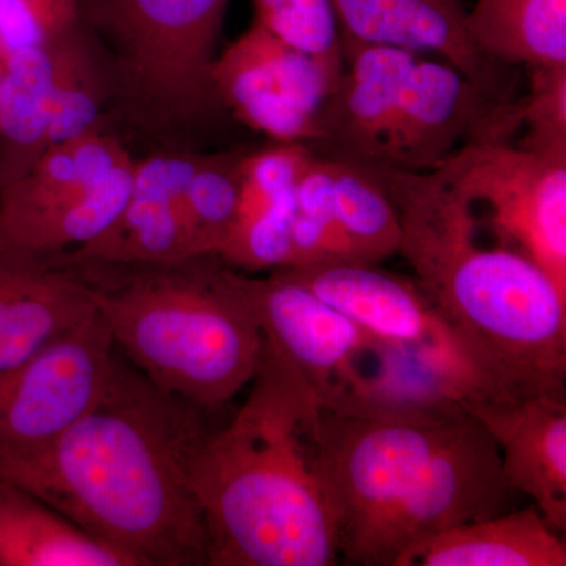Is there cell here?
Wrapping results in <instances>:
<instances>
[{"instance_id": "cell-1", "label": "cell", "mask_w": 566, "mask_h": 566, "mask_svg": "<svg viewBox=\"0 0 566 566\" xmlns=\"http://www.w3.org/2000/svg\"><path fill=\"white\" fill-rule=\"evenodd\" d=\"M203 416L117 349L95 403L0 479L31 491L128 566H207V527L191 485Z\"/></svg>"}, {"instance_id": "cell-2", "label": "cell", "mask_w": 566, "mask_h": 566, "mask_svg": "<svg viewBox=\"0 0 566 566\" xmlns=\"http://www.w3.org/2000/svg\"><path fill=\"white\" fill-rule=\"evenodd\" d=\"M401 226L398 253L502 398H565L566 293L534 260L480 243L475 208L438 172L365 167Z\"/></svg>"}, {"instance_id": "cell-3", "label": "cell", "mask_w": 566, "mask_h": 566, "mask_svg": "<svg viewBox=\"0 0 566 566\" xmlns=\"http://www.w3.org/2000/svg\"><path fill=\"white\" fill-rule=\"evenodd\" d=\"M322 409L314 387L263 337L243 406L221 430L205 431L193 450L208 566L340 564L318 455Z\"/></svg>"}, {"instance_id": "cell-4", "label": "cell", "mask_w": 566, "mask_h": 566, "mask_svg": "<svg viewBox=\"0 0 566 566\" xmlns=\"http://www.w3.org/2000/svg\"><path fill=\"white\" fill-rule=\"evenodd\" d=\"M74 264L118 352L164 392L211 412L251 385L263 333L221 259Z\"/></svg>"}, {"instance_id": "cell-5", "label": "cell", "mask_w": 566, "mask_h": 566, "mask_svg": "<svg viewBox=\"0 0 566 566\" xmlns=\"http://www.w3.org/2000/svg\"><path fill=\"white\" fill-rule=\"evenodd\" d=\"M229 0H80L81 28L109 82L112 111L170 148L222 117L212 85Z\"/></svg>"}, {"instance_id": "cell-6", "label": "cell", "mask_w": 566, "mask_h": 566, "mask_svg": "<svg viewBox=\"0 0 566 566\" xmlns=\"http://www.w3.org/2000/svg\"><path fill=\"white\" fill-rule=\"evenodd\" d=\"M434 172L469 203L486 208L499 244L534 260L566 293L565 158L480 136Z\"/></svg>"}, {"instance_id": "cell-7", "label": "cell", "mask_w": 566, "mask_h": 566, "mask_svg": "<svg viewBox=\"0 0 566 566\" xmlns=\"http://www.w3.org/2000/svg\"><path fill=\"white\" fill-rule=\"evenodd\" d=\"M117 346L95 311L0 374V471L40 452L102 394Z\"/></svg>"}, {"instance_id": "cell-8", "label": "cell", "mask_w": 566, "mask_h": 566, "mask_svg": "<svg viewBox=\"0 0 566 566\" xmlns=\"http://www.w3.org/2000/svg\"><path fill=\"white\" fill-rule=\"evenodd\" d=\"M513 493L491 436L471 415L461 417L376 526L354 565L395 566L406 549L439 532L497 515Z\"/></svg>"}, {"instance_id": "cell-9", "label": "cell", "mask_w": 566, "mask_h": 566, "mask_svg": "<svg viewBox=\"0 0 566 566\" xmlns=\"http://www.w3.org/2000/svg\"><path fill=\"white\" fill-rule=\"evenodd\" d=\"M344 71L275 36L259 21L218 55L212 85L226 112L275 144H312Z\"/></svg>"}, {"instance_id": "cell-10", "label": "cell", "mask_w": 566, "mask_h": 566, "mask_svg": "<svg viewBox=\"0 0 566 566\" xmlns=\"http://www.w3.org/2000/svg\"><path fill=\"white\" fill-rule=\"evenodd\" d=\"M486 398L505 400L465 365L368 335L323 408L371 422L439 424L468 416L471 403Z\"/></svg>"}, {"instance_id": "cell-11", "label": "cell", "mask_w": 566, "mask_h": 566, "mask_svg": "<svg viewBox=\"0 0 566 566\" xmlns=\"http://www.w3.org/2000/svg\"><path fill=\"white\" fill-rule=\"evenodd\" d=\"M505 102L450 63L419 55L371 167L434 172L465 142L493 132Z\"/></svg>"}, {"instance_id": "cell-12", "label": "cell", "mask_w": 566, "mask_h": 566, "mask_svg": "<svg viewBox=\"0 0 566 566\" xmlns=\"http://www.w3.org/2000/svg\"><path fill=\"white\" fill-rule=\"evenodd\" d=\"M281 270L371 337L441 354L476 371L493 387L415 279L387 273L378 264L363 263H323Z\"/></svg>"}, {"instance_id": "cell-13", "label": "cell", "mask_w": 566, "mask_h": 566, "mask_svg": "<svg viewBox=\"0 0 566 566\" xmlns=\"http://www.w3.org/2000/svg\"><path fill=\"white\" fill-rule=\"evenodd\" d=\"M234 281L263 337L300 370L323 403L352 370L368 334L282 270L259 279L234 270Z\"/></svg>"}, {"instance_id": "cell-14", "label": "cell", "mask_w": 566, "mask_h": 566, "mask_svg": "<svg viewBox=\"0 0 566 566\" xmlns=\"http://www.w3.org/2000/svg\"><path fill=\"white\" fill-rule=\"evenodd\" d=\"M200 153L169 148L134 163L132 196L109 229L63 263L153 264L193 256L185 197Z\"/></svg>"}, {"instance_id": "cell-15", "label": "cell", "mask_w": 566, "mask_h": 566, "mask_svg": "<svg viewBox=\"0 0 566 566\" xmlns=\"http://www.w3.org/2000/svg\"><path fill=\"white\" fill-rule=\"evenodd\" d=\"M340 39L436 54L497 99H510L501 63L475 46L460 0H333Z\"/></svg>"}, {"instance_id": "cell-16", "label": "cell", "mask_w": 566, "mask_h": 566, "mask_svg": "<svg viewBox=\"0 0 566 566\" xmlns=\"http://www.w3.org/2000/svg\"><path fill=\"white\" fill-rule=\"evenodd\" d=\"M469 415L497 446L502 474L527 494L557 534L566 532V398H486Z\"/></svg>"}, {"instance_id": "cell-17", "label": "cell", "mask_w": 566, "mask_h": 566, "mask_svg": "<svg viewBox=\"0 0 566 566\" xmlns=\"http://www.w3.org/2000/svg\"><path fill=\"white\" fill-rule=\"evenodd\" d=\"M95 311L80 264L0 244V374Z\"/></svg>"}, {"instance_id": "cell-18", "label": "cell", "mask_w": 566, "mask_h": 566, "mask_svg": "<svg viewBox=\"0 0 566 566\" xmlns=\"http://www.w3.org/2000/svg\"><path fill=\"white\" fill-rule=\"evenodd\" d=\"M294 200L297 211L338 233L354 263L379 264L400 249L397 210L363 166L312 153L296 182Z\"/></svg>"}, {"instance_id": "cell-19", "label": "cell", "mask_w": 566, "mask_h": 566, "mask_svg": "<svg viewBox=\"0 0 566 566\" xmlns=\"http://www.w3.org/2000/svg\"><path fill=\"white\" fill-rule=\"evenodd\" d=\"M564 535L535 505L447 528L406 549L395 566H565Z\"/></svg>"}, {"instance_id": "cell-20", "label": "cell", "mask_w": 566, "mask_h": 566, "mask_svg": "<svg viewBox=\"0 0 566 566\" xmlns=\"http://www.w3.org/2000/svg\"><path fill=\"white\" fill-rule=\"evenodd\" d=\"M69 36L51 46L17 52L0 63V189L24 177L46 151Z\"/></svg>"}, {"instance_id": "cell-21", "label": "cell", "mask_w": 566, "mask_h": 566, "mask_svg": "<svg viewBox=\"0 0 566 566\" xmlns=\"http://www.w3.org/2000/svg\"><path fill=\"white\" fill-rule=\"evenodd\" d=\"M0 566H128L50 504L0 479Z\"/></svg>"}, {"instance_id": "cell-22", "label": "cell", "mask_w": 566, "mask_h": 566, "mask_svg": "<svg viewBox=\"0 0 566 566\" xmlns=\"http://www.w3.org/2000/svg\"><path fill=\"white\" fill-rule=\"evenodd\" d=\"M129 158L106 128L48 148L24 177L0 189V233L87 191Z\"/></svg>"}, {"instance_id": "cell-23", "label": "cell", "mask_w": 566, "mask_h": 566, "mask_svg": "<svg viewBox=\"0 0 566 566\" xmlns=\"http://www.w3.org/2000/svg\"><path fill=\"white\" fill-rule=\"evenodd\" d=\"M465 25L475 46L501 65L566 63V0H475Z\"/></svg>"}, {"instance_id": "cell-24", "label": "cell", "mask_w": 566, "mask_h": 566, "mask_svg": "<svg viewBox=\"0 0 566 566\" xmlns=\"http://www.w3.org/2000/svg\"><path fill=\"white\" fill-rule=\"evenodd\" d=\"M112 104L109 82L82 28L63 46L61 71L52 102L46 150L104 129Z\"/></svg>"}, {"instance_id": "cell-25", "label": "cell", "mask_w": 566, "mask_h": 566, "mask_svg": "<svg viewBox=\"0 0 566 566\" xmlns=\"http://www.w3.org/2000/svg\"><path fill=\"white\" fill-rule=\"evenodd\" d=\"M240 159L233 153L200 156L185 197L193 256L214 255L237 216Z\"/></svg>"}, {"instance_id": "cell-26", "label": "cell", "mask_w": 566, "mask_h": 566, "mask_svg": "<svg viewBox=\"0 0 566 566\" xmlns=\"http://www.w3.org/2000/svg\"><path fill=\"white\" fill-rule=\"evenodd\" d=\"M528 93L513 102L516 133L524 150L566 159V63L528 69ZM515 133V134H516Z\"/></svg>"}, {"instance_id": "cell-27", "label": "cell", "mask_w": 566, "mask_h": 566, "mask_svg": "<svg viewBox=\"0 0 566 566\" xmlns=\"http://www.w3.org/2000/svg\"><path fill=\"white\" fill-rule=\"evenodd\" d=\"M256 21L297 50L344 71L333 0H253Z\"/></svg>"}, {"instance_id": "cell-28", "label": "cell", "mask_w": 566, "mask_h": 566, "mask_svg": "<svg viewBox=\"0 0 566 566\" xmlns=\"http://www.w3.org/2000/svg\"><path fill=\"white\" fill-rule=\"evenodd\" d=\"M80 28V0H0V63L51 46Z\"/></svg>"}]
</instances>
